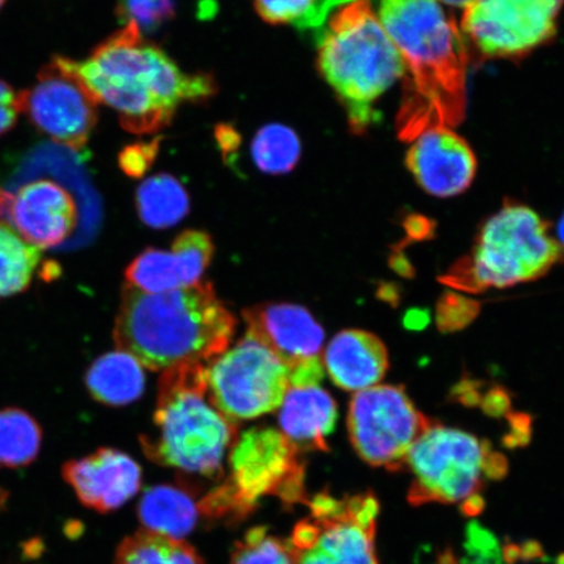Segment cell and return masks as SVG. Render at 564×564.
<instances>
[{
	"mask_svg": "<svg viewBox=\"0 0 564 564\" xmlns=\"http://www.w3.org/2000/svg\"><path fill=\"white\" fill-rule=\"evenodd\" d=\"M436 564H458V561L451 550H446V552L440 555L438 563Z\"/></svg>",
	"mask_w": 564,
	"mask_h": 564,
	"instance_id": "obj_35",
	"label": "cell"
},
{
	"mask_svg": "<svg viewBox=\"0 0 564 564\" xmlns=\"http://www.w3.org/2000/svg\"><path fill=\"white\" fill-rule=\"evenodd\" d=\"M306 505L308 517L288 540L295 564H379V502L371 491L341 498L323 491Z\"/></svg>",
	"mask_w": 564,
	"mask_h": 564,
	"instance_id": "obj_8",
	"label": "cell"
},
{
	"mask_svg": "<svg viewBox=\"0 0 564 564\" xmlns=\"http://www.w3.org/2000/svg\"><path fill=\"white\" fill-rule=\"evenodd\" d=\"M56 59L87 89L97 104L118 112L127 131L152 133L164 129L185 102H204L217 94L209 74H186L143 33L124 24L97 46L86 61Z\"/></svg>",
	"mask_w": 564,
	"mask_h": 564,
	"instance_id": "obj_2",
	"label": "cell"
},
{
	"mask_svg": "<svg viewBox=\"0 0 564 564\" xmlns=\"http://www.w3.org/2000/svg\"><path fill=\"white\" fill-rule=\"evenodd\" d=\"M207 382L212 404L232 422L276 411L291 386L286 366L250 336L209 362Z\"/></svg>",
	"mask_w": 564,
	"mask_h": 564,
	"instance_id": "obj_9",
	"label": "cell"
},
{
	"mask_svg": "<svg viewBox=\"0 0 564 564\" xmlns=\"http://www.w3.org/2000/svg\"><path fill=\"white\" fill-rule=\"evenodd\" d=\"M405 468L413 476L409 503L460 505L475 514L482 510L486 481L502 478L507 462L488 442L433 422L409 453Z\"/></svg>",
	"mask_w": 564,
	"mask_h": 564,
	"instance_id": "obj_7",
	"label": "cell"
},
{
	"mask_svg": "<svg viewBox=\"0 0 564 564\" xmlns=\"http://www.w3.org/2000/svg\"><path fill=\"white\" fill-rule=\"evenodd\" d=\"M76 215L73 195L51 180L28 183L12 196L10 220L13 227L40 250L66 241L75 228Z\"/></svg>",
	"mask_w": 564,
	"mask_h": 564,
	"instance_id": "obj_18",
	"label": "cell"
},
{
	"mask_svg": "<svg viewBox=\"0 0 564 564\" xmlns=\"http://www.w3.org/2000/svg\"><path fill=\"white\" fill-rule=\"evenodd\" d=\"M247 335L276 356L293 386L319 384L324 378V330L313 315L297 305H260L246 310Z\"/></svg>",
	"mask_w": 564,
	"mask_h": 564,
	"instance_id": "obj_14",
	"label": "cell"
},
{
	"mask_svg": "<svg viewBox=\"0 0 564 564\" xmlns=\"http://www.w3.org/2000/svg\"><path fill=\"white\" fill-rule=\"evenodd\" d=\"M40 260L39 247L28 243L9 223L0 220V300L24 292Z\"/></svg>",
	"mask_w": 564,
	"mask_h": 564,
	"instance_id": "obj_24",
	"label": "cell"
},
{
	"mask_svg": "<svg viewBox=\"0 0 564 564\" xmlns=\"http://www.w3.org/2000/svg\"><path fill=\"white\" fill-rule=\"evenodd\" d=\"M349 2L352 0H253V6L267 23L317 33L333 11Z\"/></svg>",
	"mask_w": 564,
	"mask_h": 564,
	"instance_id": "obj_27",
	"label": "cell"
},
{
	"mask_svg": "<svg viewBox=\"0 0 564 564\" xmlns=\"http://www.w3.org/2000/svg\"><path fill=\"white\" fill-rule=\"evenodd\" d=\"M413 141L406 154V165L426 193L451 197L471 185L477 171L475 153L453 130L435 127Z\"/></svg>",
	"mask_w": 564,
	"mask_h": 564,
	"instance_id": "obj_15",
	"label": "cell"
},
{
	"mask_svg": "<svg viewBox=\"0 0 564 564\" xmlns=\"http://www.w3.org/2000/svg\"><path fill=\"white\" fill-rule=\"evenodd\" d=\"M337 415L336 401L319 384L289 387L280 406L281 433L299 451H328Z\"/></svg>",
	"mask_w": 564,
	"mask_h": 564,
	"instance_id": "obj_20",
	"label": "cell"
},
{
	"mask_svg": "<svg viewBox=\"0 0 564 564\" xmlns=\"http://www.w3.org/2000/svg\"><path fill=\"white\" fill-rule=\"evenodd\" d=\"M207 232L183 231L171 251L148 249L126 270L127 284L145 293H166L199 284L214 258Z\"/></svg>",
	"mask_w": 564,
	"mask_h": 564,
	"instance_id": "obj_16",
	"label": "cell"
},
{
	"mask_svg": "<svg viewBox=\"0 0 564 564\" xmlns=\"http://www.w3.org/2000/svg\"><path fill=\"white\" fill-rule=\"evenodd\" d=\"M564 259L546 221L523 204L506 203L478 232L474 250L442 278L467 293L538 280Z\"/></svg>",
	"mask_w": 564,
	"mask_h": 564,
	"instance_id": "obj_6",
	"label": "cell"
},
{
	"mask_svg": "<svg viewBox=\"0 0 564 564\" xmlns=\"http://www.w3.org/2000/svg\"><path fill=\"white\" fill-rule=\"evenodd\" d=\"M301 141L292 129L282 124H268L252 140L253 162L267 174L292 172L301 159Z\"/></svg>",
	"mask_w": 564,
	"mask_h": 564,
	"instance_id": "obj_28",
	"label": "cell"
},
{
	"mask_svg": "<svg viewBox=\"0 0 564 564\" xmlns=\"http://www.w3.org/2000/svg\"><path fill=\"white\" fill-rule=\"evenodd\" d=\"M63 477L80 502L100 513L121 509L141 488V468L129 455L112 448L70 460Z\"/></svg>",
	"mask_w": 564,
	"mask_h": 564,
	"instance_id": "obj_17",
	"label": "cell"
},
{
	"mask_svg": "<svg viewBox=\"0 0 564 564\" xmlns=\"http://www.w3.org/2000/svg\"><path fill=\"white\" fill-rule=\"evenodd\" d=\"M86 384L97 401L109 406H124L141 398L145 388L143 366L123 350L111 351L91 364Z\"/></svg>",
	"mask_w": 564,
	"mask_h": 564,
	"instance_id": "obj_22",
	"label": "cell"
},
{
	"mask_svg": "<svg viewBox=\"0 0 564 564\" xmlns=\"http://www.w3.org/2000/svg\"><path fill=\"white\" fill-rule=\"evenodd\" d=\"M230 564H295V561L288 541L265 527H256L237 542Z\"/></svg>",
	"mask_w": 564,
	"mask_h": 564,
	"instance_id": "obj_29",
	"label": "cell"
},
{
	"mask_svg": "<svg viewBox=\"0 0 564 564\" xmlns=\"http://www.w3.org/2000/svg\"><path fill=\"white\" fill-rule=\"evenodd\" d=\"M379 20L405 65L399 138L460 124L467 110L468 51L453 12L440 0H380Z\"/></svg>",
	"mask_w": 564,
	"mask_h": 564,
	"instance_id": "obj_1",
	"label": "cell"
},
{
	"mask_svg": "<svg viewBox=\"0 0 564 564\" xmlns=\"http://www.w3.org/2000/svg\"><path fill=\"white\" fill-rule=\"evenodd\" d=\"M4 2H6V0H0V9H2Z\"/></svg>",
	"mask_w": 564,
	"mask_h": 564,
	"instance_id": "obj_38",
	"label": "cell"
},
{
	"mask_svg": "<svg viewBox=\"0 0 564 564\" xmlns=\"http://www.w3.org/2000/svg\"><path fill=\"white\" fill-rule=\"evenodd\" d=\"M560 237H561V241H562V246L564 247V215L562 217V221L560 224Z\"/></svg>",
	"mask_w": 564,
	"mask_h": 564,
	"instance_id": "obj_37",
	"label": "cell"
},
{
	"mask_svg": "<svg viewBox=\"0 0 564 564\" xmlns=\"http://www.w3.org/2000/svg\"><path fill=\"white\" fill-rule=\"evenodd\" d=\"M137 208L141 221L153 229L172 228L189 212L188 194L171 174H158L138 188Z\"/></svg>",
	"mask_w": 564,
	"mask_h": 564,
	"instance_id": "obj_23",
	"label": "cell"
},
{
	"mask_svg": "<svg viewBox=\"0 0 564 564\" xmlns=\"http://www.w3.org/2000/svg\"><path fill=\"white\" fill-rule=\"evenodd\" d=\"M237 321L209 282L166 293L126 284L116 319L118 350L143 368L161 371L182 364H209L225 350Z\"/></svg>",
	"mask_w": 564,
	"mask_h": 564,
	"instance_id": "obj_3",
	"label": "cell"
},
{
	"mask_svg": "<svg viewBox=\"0 0 564 564\" xmlns=\"http://www.w3.org/2000/svg\"><path fill=\"white\" fill-rule=\"evenodd\" d=\"M115 564H206L185 540L144 531L126 538L117 549Z\"/></svg>",
	"mask_w": 564,
	"mask_h": 564,
	"instance_id": "obj_25",
	"label": "cell"
},
{
	"mask_svg": "<svg viewBox=\"0 0 564 564\" xmlns=\"http://www.w3.org/2000/svg\"><path fill=\"white\" fill-rule=\"evenodd\" d=\"M316 37L317 69L347 110L352 132L364 133L379 122L373 105L404 76L403 56L371 0L338 7Z\"/></svg>",
	"mask_w": 564,
	"mask_h": 564,
	"instance_id": "obj_4",
	"label": "cell"
},
{
	"mask_svg": "<svg viewBox=\"0 0 564 564\" xmlns=\"http://www.w3.org/2000/svg\"><path fill=\"white\" fill-rule=\"evenodd\" d=\"M20 111V96L9 84L0 80V135L12 129Z\"/></svg>",
	"mask_w": 564,
	"mask_h": 564,
	"instance_id": "obj_33",
	"label": "cell"
},
{
	"mask_svg": "<svg viewBox=\"0 0 564 564\" xmlns=\"http://www.w3.org/2000/svg\"><path fill=\"white\" fill-rule=\"evenodd\" d=\"M560 564H564V556H562Z\"/></svg>",
	"mask_w": 564,
	"mask_h": 564,
	"instance_id": "obj_39",
	"label": "cell"
},
{
	"mask_svg": "<svg viewBox=\"0 0 564 564\" xmlns=\"http://www.w3.org/2000/svg\"><path fill=\"white\" fill-rule=\"evenodd\" d=\"M440 2L454 7H462V9H467V7L474 3L475 0H440Z\"/></svg>",
	"mask_w": 564,
	"mask_h": 564,
	"instance_id": "obj_36",
	"label": "cell"
},
{
	"mask_svg": "<svg viewBox=\"0 0 564 564\" xmlns=\"http://www.w3.org/2000/svg\"><path fill=\"white\" fill-rule=\"evenodd\" d=\"M153 423L156 433L141 440L152 462L223 481L238 430L209 400L206 364H182L162 373Z\"/></svg>",
	"mask_w": 564,
	"mask_h": 564,
	"instance_id": "obj_5",
	"label": "cell"
},
{
	"mask_svg": "<svg viewBox=\"0 0 564 564\" xmlns=\"http://www.w3.org/2000/svg\"><path fill=\"white\" fill-rule=\"evenodd\" d=\"M159 140H153L151 143H138L126 147L119 154V165L122 171L132 176V178H140L143 176L148 169L151 167L153 161L158 158Z\"/></svg>",
	"mask_w": 564,
	"mask_h": 564,
	"instance_id": "obj_32",
	"label": "cell"
},
{
	"mask_svg": "<svg viewBox=\"0 0 564 564\" xmlns=\"http://www.w3.org/2000/svg\"><path fill=\"white\" fill-rule=\"evenodd\" d=\"M403 387L373 386L350 401L348 429L356 453L371 467L405 469L415 442L432 425Z\"/></svg>",
	"mask_w": 564,
	"mask_h": 564,
	"instance_id": "obj_10",
	"label": "cell"
},
{
	"mask_svg": "<svg viewBox=\"0 0 564 564\" xmlns=\"http://www.w3.org/2000/svg\"><path fill=\"white\" fill-rule=\"evenodd\" d=\"M323 365L341 390L361 392L383 379L388 370V352L377 336L348 329L330 340Z\"/></svg>",
	"mask_w": 564,
	"mask_h": 564,
	"instance_id": "obj_19",
	"label": "cell"
},
{
	"mask_svg": "<svg viewBox=\"0 0 564 564\" xmlns=\"http://www.w3.org/2000/svg\"><path fill=\"white\" fill-rule=\"evenodd\" d=\"M200 514L192 491L172 485L153 486L138 505V519L144 531L175 540L193 533Z\"/></svg>",
	"mask_w": 564,
	"mask_h": 564,
	"instance_id": "obj_21",
	"label": "cell"
},
{
	"mask_svg": "<svg viewBox=\"0 0 564 564\" xmlns=\"http://www.w3.org/2000/svg\"><path fill=\"white\" fill-rule=\"evenodd\" d=\"M509 405V397L502 390L490 392L485 400V411L492 415L503 413Z\"/></svg>",
	"mask_w": 564,
	"mask_h": 564,
	"instance_id": "obj_34",
	"label": "cell"
},
{
	"mask_svg": "<svg viewBox=\"0 0 564 564\" xmlns=\"http://www.w3.org/2000/svg\"><path fill=\"white\" fill-rule=\"evenodd\" d=\"M478 305L456 294L444 295L438 305V324L442 330H456L474 319Z\"/></svg>",
	"mask_w": 564,
	"mask_h": 564,
	"instance_id": "obj_31",
	"label": "cell"
},
{
	"mask_svg": "<svg viewBox=\"0 0 564 564\" xmlns=\"http://www.w3.org/2000/svg\"><path fill=\"white\" fill-rule=\"evenodd\" d=\"M20 109L56 143L82 151L97 124V102L58 59L48 63L37 83L20 94Z\"/></svg>",
	"mask_w": 564,
	"mask_h": 564,
	"instance_id": "obj_13",
	"label": "cell"
},
{
	"mask_svg": "<svg viewBox=\"0 0 564 564\" xmlns=\"http://www.w3.org/2000/svg\"><path fill=\"white\" fill-rule=\"evenodd\" d=\"M562 0H475L462 31L489 58L524 55L555 34Z\"/></svg>",
	"mask_w": 564,
	"mask_h": 564,
	"instance_id": "obj_12",
	"label": "cell"
},
{
	"mask_svg": "<svg viewBox=\"0 0 564 564\" xmlns=\"http://www.w3.org/2000/svg\"><path fill=\"white\" fill-rule=\"evenodd\" d=\"M230 485L247 517L259 500L274 496L288 507L307 502L305 465L300 451L271 427H256L238 438L229 454Z\"/></svg>",
	"mask_w": 564,
	"mask_h": 564,
	"instance_id": "obj_11",
	"label": "cell"
},
{
	"mask_svg": "<svg viewBox=\"0 0 564 564\" xmlns=\"http://www.w3.org/2000/svg\"><path fill=\"white\" fill-rule=\"evenodd\" d=\"M41 427L21 409L0 411V465L20 468L31 464L41 448Z\"/></svg>",
	"mask_w": 564,
	"mask_h": 564,
	"instance_id": "obj_26",
	"label": "cell"
},
{
	"mask_svg": "<svg viewBox=\"0 0 564 564\" xmlns=\"http://www.w3.org/2000/svg\"><path fill=\"white\" fill-rule=\"evenodd\" d=\"M118 17L124 24H133L141 33L158 31L174 18V0H119Z\"/></svg>",
	"mask_w": 564,
	"mask_h": 564,
	"instance_id": "obj_30",
	"label": "cell"
}]
</instances>
